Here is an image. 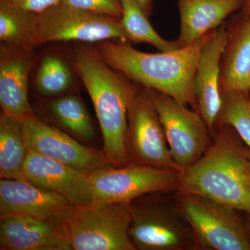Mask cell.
<instances>
[{"label": "cell", "instance_id": "cell-1", "mask_svg": "<svg viewBox=\"0 0 250 250\" xmlns=\"http://www.w3.org/2000/svg\"><path fill=\"white\" fill-rule=\"evenodd\" d=\"M213 32L172 52L146 53L129 42L113 40L100 42L96 51L109 66L134 83L169 95L199 112L194 76L202 49Z\"/></svg>", "mask_w": 250, "mask_h": 250}, {"label": "cell", "instance_id": "cell-2", "mask_svg": "<svg viewBox=\"0 0 250 250\" xmlns=\"http://www.w3.org/2000/svg\"><path fill=\"white\" fill-rule=\"evenodd\" d=\"M75 65L93 102L105 156L114 167L128 165V110L139 85L109 66L97 51L78 47L75 52Z\"/></svg>", "mask_w": 250, "mask_h": 250}, {"label": "cell", "instance_id": "cell-3", "mask_svg": "<svg viewBox=\"0 0 250 250\" xmlns=\"http://www.w3.org/2000/svg\"><path fill=\"white\" fill-rule=\"evenodd\" d=\"M213 146L179 171L181 192L207 197L250 215V159L231 126H223Z\"/></svg>", "mask_w": 250, "mask_h": 250}, {"label": "cell", "instance_id": "cell-4", "mask_svg": "<svg viewBox=\"0 0 250 250\" xmlns=\"http://www.w3.org/2000/svg\"><path fill=\"white\" fill-rule=\"evenodd\" d=\"M131 204L72 206L62 224L72 250H136L129 236Z\"/></svg>", "mask_w": 250, "mask_h": 250}, {"label": "cell", "instance_id": "cell-5", "mask_svg": "<svg viewBox=\"0 0 250 250\" xmlns=\"http://www.w3.org/2000/svg\"><path fill=\"white\" fill-rule=\"evenodd\" d=\"M179 208L195 246L213 250H250V233L236 209L207 197L182 192Z\"/></svg>", "mask_w": 250, "mask_h": 250}, {"label": "cell", "instance_id": "cell-6", "mask_svg": "<svg viewBox=\"0 0 250 250\" xmlns=\"http://www.w3.org/2000/svg\"><path fill=\"white\" fill-rule=\"evenodd\" d=\"M143 197L131 203L129 232L136 250H178L195 246L191 228L180 208Z\"/></svg>", "mask_w": 250, "mask_h": 250}, {"label": "cell", "instance_id": "cell-7", "mask_svg": "<svg viewBox=\"0 0 250 250\" xmlns=\"http://www.w3.org/2000/svg\"><path fill=\"white\" fill-rule=\"evenodd\" d=\"M164 126L171 156L180 171L197 162L210 147L209 129L199 112L169 95L147 89Z\"/></svg>", "mask_w": 250, "mask_h": 250}, {"label": "cell", "instance_id": "cell-8", "mask_svg": "<svg viewBox=\"0 0 250 250\" xmlns=\"http://www.w3.org/2000/svg\"><path fill=\"white\" fill-rule=\"evenodd\" d=\"M127 42L121 19L78 9L63 3L46 10L36 17L37 45L52 41Z\"/></svg>", "mask_w": 250, "mask_h": 250}, {"label": "cell", "instance_id": "cell-9", "mask_svg": "<svg viewBox=\"0 0 250 250\" xmlns=\"http://www.w3.org/2000/svg\"><path fill=\"white\" fill-rule=\"evenodd\" d=\"M179 171L129 164L100 169L89 174L94 202L131 204L149 194L177 187Z\"/></svg>", "mask_w": 250, "mask_h": 250}, {"label": "cell", "instance_id": "cell-10", "mask_svg": "<svg viewBox=\"0 0 250 250\" xmlns=\"http://www.w3.org/2000/svg\"><path fill=\"white\" fill-rule=\"evenodd\" d=\"M126 147L129 164L180 171L149 91L139 85L128 110Z\"/></svg>", "mask_w": 250, "mask_h": 250}, {"label": "cell", "instance_id": "cell-11", "mask_svg": "<svg viewBox=\"0 0 250 250\" xmlns=\"http://www.w3.org/2000/svg\"><path fill=\"white\" fill-rule=\"evenodd\" d=\"M22 123L24 141L31 152L87 174L113 166L103 149L84 146L73 136L46 124L35 116L29 117Z\"/></svg>", "mask_w": 250, "mask_h": 250}, {"label": "cell", "instance_id": "cell-12", "mask_svg": "<svg viewBox=\"0 0 250 250\" xmlns=\"http://www.w3.org/2000/svg\"><path fill=\"white\" fill-rule=\"evenodd\" d=\"M21 179L59 194L72 206L94 202L89 174L29 150Z\"/></svg>", "mask_w": 250, "mask_h": 250}, {"label": "cell", "instance_id": "cell-13", "mask_svg": "<svg viewBox=\"0 0 250 250\" xmlns=\"http://www.w3.org/2000/svg\"><path fill=\"white\" fill-rule=\"evenodd\" d=\"M71 204L59 194L22 179L0 181V216L18 215L62 223Z\"/></svg>", "mask_w": 250, "mask_h": 250}, {"label": "cell", "instance_id": "cell-14", "mask_svg": "<svg viewBox=\"0 0 250 250\" xmlns=\"http://www.w3.org/2000/svg\"><path fill=\"white\" fill-rule=\"evenodd\" d=\"M228 40L226 23L214 31L200 53L193 80V90L201 115L213 132L223 104L220 90L221 61Z\"/></svg>", "mask_w": 250, "mask_h": 250}, {"label": "cell", "instance_id": "cell-15", "mask_svg": "<svg viewBox=\"0 0 250 250\" xmlns=\"http://www.w3.org/2000/svg\"><path fill=\"white\" fill-rule=\"evenodd\" d=\"M1 250H72L62 223L18 215L0 216Z\"/></svg>", "mask_w": 250, "mask_h": 250}, {"label": "cell", "instance_id": "cell-16", "mask_svg": "<svg viewBox=\"0 0 250 250\" xmlns=\"http://www.w3.org/2000/svg\"><path fill=\"white\" fill-rule=\"evenodd\" d=\"M30 52L3 45L0 52V105L3 113L21 121L34 116L28 100Z\"/></svg>", "mask_w": 250, "mask_h": 250}, {"label": "cell", "instance_id": "cell-17", "mask_svg": "<svg viewBox=\"0 0 250 250\" xmlns=\"http://www.w3.org/2000/svg\"><path fill=\"white\" fill-rule=\"evenodd\" d=\"M226 23V22H225ZM228 40L221 61L220 90L250 95V13L226 23Z\"/></svg>", "mask_w": 250, "mask_h": 250}, {"label": "cell", "instance_id": "cell-18", "mask_svg": "<svg viewBox=\"0 0 250 250\" xmlns=\"http://www.w3.org/2000/svg\"><path fill=\"white\" fill-rule=\"evenodd\" d=\"M180 29L179 48L195 43L238 12L244 0H177Z\"/></svg>", "mask_w": 250, "mask_h": 250}, {"label": "cell", "instance_id": "cell-19", "mask_svg": "<svg viewBox=\"0 0 250 250\" xmlns=\"http://www.w3.org/2000/svg\"><path fill=\"white\" fill-rule=\"evenodd\" d=\"M28 154L22 121L9 115L0 116V177L21 179Z\"/></svg>", "mask_w": 250, "mask_h": 250}, {"label": "cell", "instance_id": "cell-20", "mask_svg": "<svg viewBox=\"0 0 250 250\" xmlns=\"http://www.w3.org/2000/svg\"><path fill=\"white\" fill-rule=\"evenodd\" d=\"M37 14L18 7L11 0H0V40L3 45L29 49L36 43Z\"/></svg>", "mask_w": 250, "mask_h": 250}, {"label": "cell", "instance_id": "cell-21", "mask_svg": "<svg viewBox=\"0 0 250 250\" xmlns=\"http://www.w3.org/2000/svg\"><path fill=\"white\" fill-rule=\"evenodd\" d=\"M123 14L121 23L127 42L149 44L161 52H172L179 49L176 41H169L154 29L149 16L136 0H121Z\"/></svg>", "mask_w": 250, "mask_h": 250}, {"label": "cell", "instance_id": "cell-22", "mask_svg": "<svg viewBox=\"0 0 250 250\" xmlns=\"http://www.w3.org/2000/svg\"><path fill=\"white\" fill-rule=\"evenodd\" d=\"M50 111L56 121L69 134L77 139L88 142L95 135L93 123L82 100L70 95L53 100Z\"/></svg>", "mask_w": 250, "mask_h": 250}, {"label": "cell", "instance_id": "cell-23", "mask_svg": "<svg viewBox=\"0 0 250 250\" xmlns=\"http://www.w3.org/2000/svg\"><path fill=\"white\" fill-rule=\"evenodd\" d=\"M221 93L223 104L215 125L233 128L249 148L250 154V96L240 92Z\"/></svg>", "mask_w": 250, "mask_h": 250}, {"label": "cell", "instance_id": "cell-24", "mask_svg": "<svg viewBox=\"0 0 250 250\" xmlns=\"http://www.w3.org/2000/svg\"><path fill=\"white\" fill-rule=\"evenodd\" d=\"M72 83V72L60 57L49 55L42 59L36 77V87L41 95H60L66 91Z\"/></svg>", "mask_w": 250, "mask_h": 250}, {"label": "cell", "instance_id": "cell-25", "mask_svg": "<svg viewBox=\"0 0 250 250\" xmlns=\"http://www.w3.org/2000/svg\"><path fill=\"white\" fill-rule=\"evenodd\" d=\"M62 3L78 9L121 19V0H62Z\"/></svg>", "mask_w": 250, "mask_h": 250}, {"label": "cell", "instance_id": "cell-26", "mask_svg": "<svg viewBox=\"0 0 250 250\" xmlns=\"http://www.w3.org/2000/svg\"><path fill=\"white\" fill-rule=\"evenodd\" d=\"M11 1L18 7L37 15L62 2V0H11Z\"/></svg>", "mask_w": 250, "mask_h": 250}, {"label": "cell", "instance_id": "cell-27", "mask_svg": "<svg viewBox=\"0 0 250 250\" xmlns=\"http://www.w3.org/2000/svg\"><path fill=\"white\" fill-rule=\"evenodd\" d=\"M140 4V6L143 8L145 12L150 16L152 14L153 5H154V0H136Z\"/></svg>", "mask_w": 250, "mask_h": 250}, {"label": "cell", "instance_id": "cell-28", "mask_svg": "<svg viewBox=\"0 0 250 250\" xmlns=\"http://www.w3.org/2000/svg\"><path fill=\"white\" fill-rule=\"evenodd\" d=\"M241 14L246 15L250 13V0H244L241 10L238 11Z\"/></svg>", "mask_w": 250, "mask_h": 250}, {"label": "cell", "instance_id": "cell-29", "mask_svg": "<svg viewBox=\"0 0 250 250\" xmlns=\"http://www.w3.org/2000/svg\"><path fill=\"white\" fill-rule=\"evenodd\" d=\"M248 229H249L250 233V218L249 219V223H248Z\"/></svg>", "mask_w": 250, "mask_h": 250}, {"label": "cell", "instance_id": "cell-30", "mask_svg": "<svg viewBox=\"0 0 250 250\" xmlns=\"http://www.w3.org/2000/svg\"></svg>", "mask_w": 250, "mask_h": 250}]
</instances>
